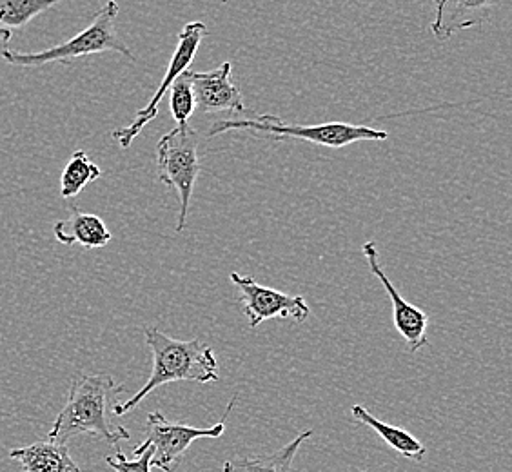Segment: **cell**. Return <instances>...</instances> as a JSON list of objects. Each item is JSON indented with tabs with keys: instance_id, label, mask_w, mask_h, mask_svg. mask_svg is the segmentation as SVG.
Masks as SVG:
<instances>
[{
	"instance_id": "cell-19",
	"label": "cell",
	"mask_w": 512,
	"mask_h": 472,
	"mask_svg": "<svg viewBox=\"0 0 512 472\" xmlns=\"http://www.w3.org/2000/svg\"><path fill=\"white\" fill-rule=\"evenodd\" d=\"M151 458H153V445L142 442L135 449V460H128L126 454L117 449L115 456H108L106 463L115 472H151Z\"/></svg>"
},
{
	"instance_id": "cell-17",
	"label": "cell",
	"mask_w": 512,
	"mask_h": 472,
	"mask_svg": "<svg viewBox=\"0 0 512 472\" xmlns=\"http://www.w3.org/2000/svg\"><path fill=\"white\" fill-rule=\"evenodd\" d=\"M102 171L97 164L89 160L86 151H75L69 158L60 177V197L73 198L82 193V189L99 180Z\"/></svg>"
},
{
	"instance_id": "cell-15",
	"label": "cell",
	"mask_w": 512,
	"mask_h": 472,
	"mask_svg": "<svg viewBox=\"0 0 512 472\" xmlns=\"http://www.w3.org/2000/svg\"><path fill=\"white\" fill-rule=\"evenodd\" d=\"M351 413H353L358 422L371 427L393 451L402 454L407 460H413V462L418 463L424 462L425 454H427L425 445L420 440H416L413 434L407 433V431L396 427V425H389V423L378 420L376 416L369 413L362 405H353Z\"/></svg>"
},
{
	"instance_id": "cell-1",
	"label": "cell",
	"mask_w": 512,
	"mask_h": 472,
	"mask_svg": "<svg viewBox=\"0 0 512 472\" xmlns=\"http://www.w3.org/2000/svg\"><path fill=\"white\" fill-rule=\"evenodd\" d=\"M124 385H119L109 374L80 376L69 387L68 400L55 418L48 440L68 443L80 434H91L102 442L117 447L129 440L131 433L115 422V405Z\"/></svg>"
},
{
	"instance_id": "cell-10",
	"label": "cell",
	"mask_w": 512,
	"mask_h": 472,
	"mask_svg": "<svg viewBox=\"0 0 512 472\" xmlns=\"http://www.w3.org/2000/svg\"><path fill=\"white\" fill-rule=\"evenodd\" d=\"M231 62H224L213 71L193 73L189 71V80L195 93V104L202 113H246V104L240 89L231 82Z\"/></svg>"
},
{
	"instance_id": "cell-16",
	"label": "cell",
	"mask_w": 512,
	"mask_h": 472,
	"mask_svg": "<svg viewBox=\"0 0 512 472\" xmlns=\"http://www.w3.org/2000/svg\"><path fill=\"white\" fill-rule=\"evenodd\" d=\"M62 0H0V40L8 44L11 31L50 11Z\"/></svg>"
},
{
	"instance_id": "cell-7",
	"label": "cell",
	"mask_w": 512,
	"mask_h": 472,
	"mask_svg": "<svg viewBox=\"0 0 512 472\" xmlns=\"http://www.w3.org/2000/svg\"><path fill=\"white\" fill-rule=\"evenodd\" d=\"M206 35L207 28L204 22H189L184 26V30L178 33L177 50L169 60L168 71L164 75V80L160 82L157 93L153 95V99L149 100L146 108L138 109L133 124H129L128 128L115 129L111 133L113 140L119 142L120 148L128 149L131 142L140 135L144 126L158 117L160 102L168 95L169 88L173 86V82L177 80L178 75L189 68V64L195 59L198 48H200V44H202Z\"/></svg>"
},
{
	"instance_id": "cell-8",
	"label": "cell",
	"mask_w": 512,
	"mask_h": 472,
	"mask_svg": "<svg viewBox=\"0 0 512 472\" xmlns=\"http://www.w3.org/2000/svg\"><path fill=\"white\" fill-rule=\"evenodd\" d=\"M229 278L240 291L238 304L247 316L251 329L275 318H289L295 320L296 324H304L311 315V307L304 296L286 295L278 289L260 286L253 276L231 273Z\"/></svg>"
},
{
	"instance_id": "cell-11",
	"label": "cell",
	"mask_w": 512,
	"mask_h": 472,
	"mask_svg": "<svg viewBox=\"0 0 512 472\" xmlns=\"http://www.w3.org/2000/svg\"><path fill=\"white\" fill-rule=\"evenodd\" d=\"M503 0H436V15L431 22L434 39L445 42L458 31L480 26L493 15Z\"/></svg>"
},
{
	"instance_id": "cell-2",
	"label": "cell",
	"mask_w": 512,
	"mask_h": 472,
	"mask_svg": "<svg viewBox=\"0 0 512 472\" xmlns=\"http://www.w3.org/2000/svg\"><path fill=\"white\" fill-rule=\"evenodd\" d=\"M146 344L153 354V369L146 385L131 396L128 402L115 405V416H124L137 409L140 402L162 385L171 382H197L215 384L218 382L217 356L202 340H175L162 331L146 329Z\"/></svg>"
},
{
	"instance_id": "cell-6",
	"label": "cell",
	"mask_w": 512,
	"mask_h": 472,
	"mask_svg": "<svg viewBox=\"0 0 512 472\" xmlns=\"http://www.w3.org/2000/svg\"><path fill=\"white\" fill-rule=\"evenodd\" d=\"M237 402L238 396H233L227 404L222 420L215 423L213 427H204V429L184 425V423L169 422L160 411L149 413L144 442L153 445L151 467L164 472H175L184 454L188 453L191 443L197 442L200 438H213V440L222 438V434L226 433L227 418Z\"/></svg>"
},
{
	"instance_id": "cell-18",
	"label": "cell",
	"mask_w": 512,
	"mask_h": 472,
	"mask_svg": "<svg viewBox=\"0 0 512 472\" xmlns=\"http://www.w3.org/2000/svg\"><path fill=\"white\" fill-rule=\"evenodd\" d=\"M169 91H171V97H169L171 115L177 120V124H188L189 117L193 115V111L197 108L193 86H191V80H189V69L178 75Z\"/></svg>"
},
{
	"instance_id": "cell-12",
	"label": "cell",
	"mask_w": 512,
	"mask_h": 472,
	"mask_svg": "<svg viewBox=\"0 0 512 472\" xmlns=\"http://www.w3.org/2000/svg\"><path fill=\"white\" fill-rule=\"evenodd\" d=\"M53 233L62 246L80 244L86 249H99L111 242V233L104 220L80 211L77 206H69V218L59 220L53 226Z\"/></svg>"
},
{
	"instance_id": "cell-14",
	"label": "cell",
	"mask_w": 512,
	"mask_h": 472,
	"mask_svg": "<svg viewBox=\"0 0 512 472\" xmlns=\"http://www.w3.org/2000/svg\"><path fill=\"white\" fill-rule=\"evenodd\" d=\"M311 436L313 431L309 429L298 434L295 440H291L275 453L227 460L222 465V472H293L296 453L302 447V443L307 442Z\"/></svg>"
},
{
	"instance_id": "cell-9",
	"label": "cell",
	"mask_w": 512,
	"mask_h": 472,
	"mask_svg": "<svg viewBox=\"0 0 512 472\" xmlns=\"http://www.w3.org/2000/svg\"><path fill=\"white\" fill-rule=\"evenodd\" d=\"M365 264L369 267V271L380 280V284L385 287L391 305H393V322L396 331L404 338L409 353H418L422 347L429 344L427 340V327H429V316L422 309H418L416 305L405 302L402 295L398 293V289L391 284V280L385 275L384 267L380 264L378 258V249L373 240L365 242L362 246Z\"/></svg>"
},
{
	"instance_id": "cell-4",
	"label": "cell",
	"mask_w": 512,
	"mask_h": 472,
	"mask_svg": "<svg viewBox=\"0 0 512 472\" xmlns=\"http://www.w3.org/2000/svg\"><path fill=\"white\" fill-rule=\"evenodd\" d=\"M117 15H119V4L115 0H108L88 28L80 31L79 35H75L73 39L66 40L48 50L35 51V53L2 50L0 57L17 68H39L53 62H69V60L106 53V51H115L128 59L135 60V55L115 30Z\"/></svg>"
},
{
	"instance_id": "cell-3",
	"label": "cell",
	"mask_w": 512,
	"mask_h": 472,
	"mask_svg": "<svg viewBox=\"0 0 512 472\" xmlns=\"http://www.w3.org/2000/svg\"><path fill=\"white\" fill-rule=\"evenodd\" d=\"M238 129H249L255 135H264L271 140H306L311 144L325 146V148H345L355 142H378V140H387V131L382 129H373L369 126H356V124H347V122H325V124H315V126H300V124H287L284 120L275 117V115H258L256 118H227L217 122L207 137H217L227 131H238Z\"/></svg>"
},
{
	"instance_id": "cell-13",
	"label": "cell",
	"mask_w": 512,
	"mask_h": 472,
	"mask_svg": "<svg viewBox=\"0 0 512 472\" xmlns=\"http://www.w3.org/2000/svg\"><path fill=\"white\" fill-rule=\"evenodd\" d=\"M11 460L20 463L24 472H82L71 458L66 443L37 442L28 447L11 449Z\"/></svg>"
},
{
	"instance_id": "cell-5",
	"label": "cell",
	"mask_w": 512,
	"mask_h": 472,
	"mask_svg": "<svg viewBox=\"0 0 512 472\" xmlns=\"http://www.w3.org/2000/svg\"><path fill=\"white\" fill-rule=\"evenodd\" d=\"M157 168L158 180L177 191L180 211L175 231L182 233L188 226L189 204L200 173L197 131L189 124H177V128L160 138Z\"/></svg>"
}]
</instances>
